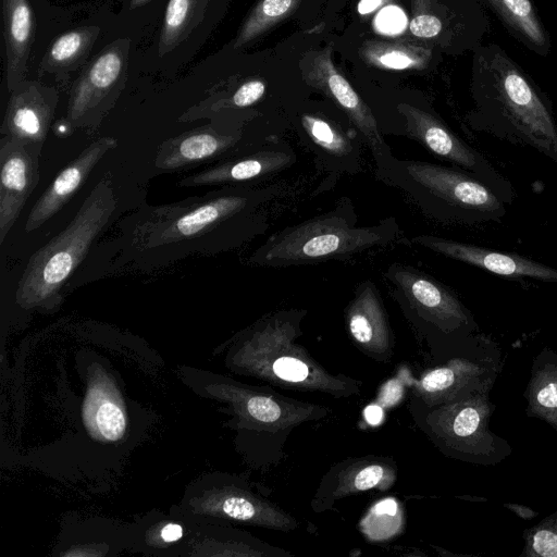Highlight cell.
<instances>
[{
	"instance_id": "cell-1",
	"label": "cell",
	"mask_w": 557,
	"mask_h": 557,
	"mask_svg": "<svg viewBox=\"0 0 557 557\" xmlns=\"http://www.w3.org/2000/svg\"><path fill=\"white\" fill-rule=\"evenodd\" d=\"M274 188L225 186L162 206H141L107 244L106 272L152 271L193 255L235 248L261 230L259 207Z\"/></svg>"
},
{
	"instance_id": "cell-2",
	"label": "cell",
	"mask_w": 557,
	"mask_h": 557,
	"mask_svg": "<svg viewBox=\"0 0 557 557\" xmlns=\"http://www.w3.org/2000/svg\"><path fill=\"white\" fill-rule=\"evenodd\" d=\"M473 52L470 126L557 163V122L548 96L499 45H481Z\"/></svg>"
},
{
	"instance_id": "cell-3",
	"label": "cell",
	"mask_w": 557,
	"mask_h": 557,
	"mask_svg": "<svg viewBox=\"0 0 557 557\" xmlns=\"http://www.w3.org/2000/svg\"><path fill=\"white\" fill-rule=\"evenodd\" d=\"M116 208L114 187L103 177L65 228L32 255L17 282V305L41 310L59 305L64 287L112 221Z\"/></svg>"
},
{
	"instance_id": "cell-4",
	"label": "cell",
	"mask_w": 557,
	"mask_h": 557,
	"mask_svg": "<svg viewBox=\"0 0 557 557\" xmlns=\"http://www.w3.org/2000/svg\"><path fill=\"white\" fill-rule=\"evenodd\" d=\"M356 223L352 205L342 199L332 211L270 236L249 261L260 267L283 268L344 260L394 242L399 232L394 218L371 226Z\"/></svg>"
},
{
	"instance_id": "cell-5",
	"label": "cell",
	"mask_w": 557,
	"mask_h": 557,
	"mask_svg": "<svg viewBox=\"0 0 557 557\" xmlns=\"http://www.w3.org/2000/svg\"><path fill=\"white\" fill-rule=\"evenodd\" d=\"M377 177L441 223L478 225L499 222L507 213V203L490 186L457 166L395 158Z\"/></svg>"
},
{
	"instance_id": "cell-6",
	"label": "cell",
	"mask_w": 557,
	"mask_h": 557,
	"mask_svg": "<svg viewBox=\"0 0 557 557\" xmlns=\"http://www.w3.org/2000/svg\"><path fill=\"white\" fill-rule=\"evenodd\" d=\"M300 319L299 311L280 312L257 325L242 348L250 372L275 384H293L334 396L354 393L349 380L326 373L294 344Z\"/></svg>"
},
{
	"instance_id": "cell-7",
	"label": "cell",
	"mask_w": 557,
	"mask_h": 557,
	"mask_svg": "<svg viewBox=\"0 0 557 557\" xmlns=\"http://www.w3.org/2000/svg\"><path fill=\"white\" fill-rule=\"evenodd\" d=\"M495 406L488 392H480L443 404L429 418L432 434L454 457L481 465H495L505 459L511 448L490 430Z\"/></svg>"
},
{
	"instance_id": "cell-8",
	"label": "cell",
	"mask_w": 557,
	"mask_h": 557,
	"mask_svg": "<svg viewBox=\"0 0 557 557\" xmlns=\"http://www.w3.org/2000/svg\"><path fill=\"white\" fill-rule=\"evenodd\" d=\"M408 135L433 154L480 177L507 205L516 193L511 182L476 148L456 135L444 122L426 111L407 104L400 107Z\"/></svg>"
},
{
	"instance_id": "cell-9",
	"label": "cell",
	"mask_w": 557,
	"mask_h": 557,
	"mask_svg": "<svg viewBox=\"0 0 557 557\" xmlns=\"http://www.w3.org/2000/svg\"><path fill=\"white\" fill-rule=\"evenodd\" d=\"M387 278L426 321L445 333L476 329L471 312L444 284L409 265L393 264Z\"/></svg>"
},
{
	"instance_id": "cell-10",
	"label": "cell",
	"mask_w": 557,
	"mask_h": 557,
	"mask_svg": "<svg viewBox=\"0 0 557 557\" xmlns=\"http://www.w3.org/2000/svg\"><path fill=\"white\" fill-rule=\"evenodd\" d=\"M42 148L3 136L0 140V244L5 240L39 181Z\"/></svg>"
},
{
	"instance_id": "cell-11",
	"label": "cell",
	"mask_w": 557,
	"mask_h": 557,
	"mask_svg": "<svg viewBox=\"0 0 557 557\" xmlns=\"http://www.w3.org/2000/svg\"><path fill=\"white\" fill-rule=\"evenodd\" d=\"M412 243L499 276L557 283V269L517 253L502 252L433 235L416 236Z\"/></svg>"
},
{
	"instance_id": "cell-12",
	"label": "cell",
	"mask_w": 557,
	"mask_h": 557,
	"mask_svg": "<svg viewBox=\"0 0 557 557\" xmlns=\"http://www.w3.org/2000/svg\"><path fill=\"white\" fill-rule=\"evenodd\" d=\"M496 367L493 361L455 358L423 374L416 382V389L429 405L451 403L475 393L490 392L497 376Z\"/></svg>"
},
{
	"instance_id": "cell-13",
	"label": "cell",
	"mask_w": 557,
	"mask_h": 557,
	"mask_svg": "<svg viewBox=\"0 0 557 557\" xmlns=\"http://www.w3.org/2000/svg\"><path fill=\"white\" fill-rule=\"evenodd\" d=\"M116 146L113 137L98 138L63 168L30 209L25 231H36L58 213L83 186L96 164Z\"/></svg>"
},
{
	"instance_id": "cell-14",
	"label": "cell",
	"mask_w": 557,
	"mask_h": 557,
	"mask_svg": "<svg viewBox=\"0 0 557 557\" xmlns=\"http://www.w3.org/2000/svg\"><path fill=\"white\" fill-rule=\"evenodd\" d=\"M320 61L319 87L337 102L359 129L372 152L376 172L386 169L395 160V157L383 139L370 109L346 78L334 70L329 59L323 58Z\"/></svg>"
},
{
	"instance_id": "cell-15",
	"label": "cell",
	"mask_w": 557,
	"mask_h": 557,
	"mask_svg": "<svg viewBox=\"0 0 557 557\" xmlns=\"http://www.w3.org/2000/svg\"><path fill=\"white\" fill-rule=\"evenodd\" d=\"M295 161L294 151L283 145L271 146L184 177L180 185L200 187L247 182L270 176Z\"/></svg>"
},
{
	"instance_id": "cell-16",
	"label": "cell",
	"mask_w": 557,
	"mask_h": 557,
	"mask_svg": "<svg viewBox=\"0 0 557 557\" xmlns=\"http://www.w3.org/2000/svg\"><path fill=\"white\" fill-rule=\"evenodd\" d=\"M346 322L354 341L367 352L384 357L391 350L387 315L380 294L371 281L361 283L350 301Z\"/></svg>"
},
{
	"instance_id": "cell-17",
	"label": "cell",
	"mask_w": 557,
	"mask_h": 557,
	"mask_svg": "<svg viewBox=\"0 0 557 557\" xmlns=\"http://www.w3.org/2000/svg\"><path fill=\"white\" fill-rule=\"evenodd\" d=\"M55 98L28 87L8 103L1 134L42 148L54 111Z\"/></svg>"
},
{
	"instance_id": "cell-18",
	"label": "cell",
	"mask_w": 557,
	"mask_h": 557,
	"mask_svg": "<svg viewBox=\"0 0 557 557\" xmlns=\"http://www.w3.org/2000/svg\"><path fill=\"white\" fill-rule=\"evenodd\" d=\"M238 141V135L220 134L211 127L198 128L165 140L154 163L161 171H177L214 159Z\"/></svg>"
},
{
	"instance_id": "cell-19",
	"label": "cell",
	"mask_w": 557,
	"mask_h": 557,
	"mask_svg": "<svg viewBox=\"0 0 557 557\" xmlns=\"http://www.w3.org/2000/svg\"><path fill=\"white\" fill-rule=\"evenodd\" d=\"M521 45L540 57L552 51V39L532 0H480Z\"/></svg>"
},
{
	"instance_id": "cell-20",
	"label": "cell",
	"mask_w": 557,
	"mask_h": 557,
	"mask_svg": "<svg viewBox=\"0 0 557 557\" xmlns=\"http://www.w3.org/2000/svg\"><path fill=\"white\" fill-rule=\"evenodd\" d=\"M8 86L12 90L22 81L28 58L33 16L27 0H3Z\"/></svg>"
},
{
	"instance_id": "cell-21",
	"label": "cell",
	"mask_w": 557,
	"mask_h": 557,
	"mask_svg": "<svg viewBox=\"0 0 557 557\" xmlns=\"http://www.w3.org/2000/svg\"><path fill=\"white\" fill-rule=\"evenodd\" d=\"M523 396L528 403L527 414L557 431V354L552 348L544 347L533 359Z\"/></svg>"
},
{
	"instance_id": "cell-22",
	"label": "cell",
	"mask_w": 557,
	"mask_h": 557,
	"mask_svg": "<svg viewBox=\"0 0 557 557\" xmlns=\"http://www.w3.org/2000/svg\"><path fill=\"white\" fill-rule=\"evenodd\" d=\"M121 67L122 61L116 52H107L92 64L88 81L75 89L70 101L67 117L73 125H84L87 112L100 100L99 95L116 81Z\"/></svg>"
},
{
	"instance_id": "cell-23",
	"label": "cell",
	"mask_w": 557,
	"mask_h": 557,
	"mask_svg": "<svg viewBox=\"0 0 557 557\" xmlns=\"http://www.w3.org/2000/svg\"><path fill=\"white\" fill-rule=\"evenodd\" d=\"M301 125L312 145L319 152L333 161L355 160L358 149L354 141L336 125L317 115L304 114Z\"/></svg>"
},
{
	"instance_id": "cell-24",
	"label": "cell",
	"mask_w": 557,
	"mask_h": 557,
	"mask_svg": "<svg viewBox=\"0 0 557 557\" xmlns=\"http://www.w3.org/2000/svg\"><path fill=\"white\" fill-rule=\"evenodd\" d=\"M395 478V469L385 461H361L341 474L332 496L339 498L360 491L388 488Z\"/></svg>"
},
{
	"instance_id": "cell-25",
	"label": "cell",
	"mask_w": 557,
	"mask_h": 557,
	"mask_svg": "<svg viewBox=\"0 0 557 557\" xmlns=\"http://www.w3.org/2000/svg\"><path fill=\"white\" fill-rule=\"evenodd\" d=\"M88 418L107 440L119 438L124 431L125 420L120 407L97 391L89 399Z\"/></svg>"
},
{
	"instance_id": "cell-26",
	"label": "cell",
	"mask_w": 557,
	"mask_h": 557,
	"mask_svg": "<svg viewBox=\"0 0 557 557\" xmlns=\"http://www.w3.org/2000/svg\"><path fill=\"white\" fill-rule=\"evenodd\" d=\"M520 557H557V511L523 532Z\"/></svg>"
},
{
	"instance_id": "cell-27",
	"label": "cell",
	"mask_w": 557,
	"mask_h": 557,
	"mask_svg": "<svg viewBox=\"0 0 557 557\" xmlns=\"http://www.w3.org/2000/svg\"><path fill=\"white\" fill-rule=\"evenodd\" d=\"M292 4L293 0H263L243 28L236 46L245 44L265 26L284 16Z\"/></svg>"
},
{
	"instance_id": "cell-28",
	"label": "cell",
	"mask_w": 557,
	"mask_h": 557,
	"mask_svg": "<svg viewBox=\"0 0 557 557\" xmlns=\"http://www.w3.org/2000/svg\"><path fill=\"white\" fill-rule=\"evenodd\" d=\"M194 0H170L164 18L162 44L173 41L188 20Z\"/></svg>"
},
{
	"instance_id": "cell-29",
	"label": "cell",
	"mask_w": 557,
	"mask_h": 557,
	"mask_svg": "<svg viewBox=\"0 0 557 557\" xmlns=\"http://www.w3.org/2000/svg\"><path fill=\"white\" fill-rule=\"evenodd\" d=\"M85 35L81 32H70L59 37L49 51V58L54 63H64L83 49Z\"/></svg>"
},
{
	"instance_id": "cell-30",
	"label": "cell",
	"mask_w": 557,
	"mask_h": 557,
	"mask_svg": "<svg viewBox=\"0 0 557 557\" xmlns=\"http://www.w3.org/2000/svg\"><path fill=\"white\" fill-rule=\"evenodd\" d=\"M409 28L414 36L434 38L444 32L445 23L435 14H421L411 21Z\"/></svg>"
},
{
	"instance_id": "cell-31",
	"label": "cell",
	"mask_w": 557,
	"mask_h": 557,
	"mask_svg": "<svg viewBox=\"0 0 557 557\" xmlns=\"http://www.w3.org/2000/svg\"><path fill=\"white\" fill-rule=\"evenodd\" d=\"M376 24L380 30L395 34L405 27L406 16L399 8L391 5L380 12Z\"/></svg>"
},
{
	"instance_id": "cell-32",
	"label": "cell",
	"mask_w": 557,
	"mask_h": 557,
	"mask_svg": "<svg viewBox=\"0 0 557 557\" xmlns=\"http://www.w3.org/2000/svg\"><path fill=\"white\" fill-rule=\"evenodd\" d=\"M265 91L261 81H250L242 85L233 95L232 101L236 107H248L258 101Z\"/></svg>"
},
{
	"instance_id": "cell-33",
	"label": "cell",
	"mask_w": 557,
	"mask_h": 557,
	"mask_svg": "<svg viewBox=\"0 0 557 557\" xmlns=\"http://www.w3.org/2000/svg\"><path fill=\"white\" fill-rule=\"evenodd\" d=\"M379 62L391 69H407L413 65V58L400 49H389L379 55Z\"/></svg>"
},
{
	"instance_id": "cell-34",
	"label": "cell",
	"mask_w": 557,
	"mask_h": 557,
	"mask_svg": "<svg viewBox=\"0 0 557 557\" xmlns=\"http://www.w3.org/2000/svg\"><path fill=\"white\" fill-rule=\"evenodd\" d=\"M184 528L178 523L168 522L159 530V537L162 543L172 544L182 540Z\"/></svg>"
},
{
	"instance_id": "cell-35",
	"label": "cell",
	"mask_w": 557,
	"mask_h": 557,
	"mask_svg": "<svg viewBox=\"0 0 557 557\" xmlns=\"http://www.w3.org/2000/svg\"><path fill=\"white\" fill-rule=\"evenodd\" d=\"M504 506L521 519L531 520L539 515L537 511L533 510L532 508L525 505L504 504Z\"/></svg>"
},
{
	"instance_id": "cell-36",
	"label": "cell",
	"mask_w": 557,
	"mask_h": 557,
	"mask_svg": "<svg viewBox=\"0 0 557 557\" xmlns=\"http://www.w3.org/2000/svg\"><path fill=\"white\" fill-rule=\"evenodd\" d=\"M364 416L369 423L377 424L381 421L383 413L380 407L372 405L367 407Z\"/></svg>"
},
{
	"instance_id": "cell-37",
	"label": "cell",
	"mask_w": 557,
	"mask_h": 557,
	"mask_svg": "<svg viewBox=\"0 0 557 557\" xmlns=\"http://www.w3.org/2000/svg\"><path fill=\"white\" fill-rule=\"evenodd\" d=\"M381 2L382 0H361L358 4V11L361 14H367L374 11Z\"/></svg>"
},
{
	"instance_id": "cell-38",
	"label": "cell",
	"mask_w": 557,
	"mask_h": 557,
	"mask_svg": "<svg viewBox=\"0 0 557 557\" xmlns=\"http://www.w3.org/2000/svg\"><path fill=\"white\" fill-rule=\"evenodd\" d=\"M145 1H147V0H133V3H134V5H138V4H141Z\"/></svg>"
}]
</instances>
